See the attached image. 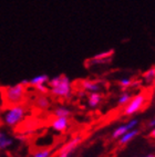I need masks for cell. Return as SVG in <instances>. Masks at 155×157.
Masks as SVG:
<instances>
[{
	"label": "cell",
	"instance_id": "cell-14",
	"mask_svg": "<svg viewBox=\"0 0 155 157\" xmlns=\"http://www.w3.org/2000/svg\"><path fill=\"white\" fill-rule=\"evenodd\" d=\"M139 133H140V129H137V128H134V129H131L128 130V133H125L123 136L120 137V144L121 145H124V144H128V143H130L132 140V139H134L135 137L139 135Z\"/></svg>",
	"mask_w": 155,
	"mask_h": 157
},
{
	"label": "cell",
	"instance_id": "cell-11",
	"mask_svg": "<svg viewBox=\"0 0 155 157\" xmlns=\"http://www.w3.org/2000/svg\"><path fill=\"white\" fill-rule=\"evenodd\" d=\"M13 144V138L8 136L6 132L0 130V151H5L7 148H9Z\"/></svg>",
	"mask_w": 155,
	"mask_h": 157
},
{
	"label": "cell",
	"instance_id": "cell-3",
	"mask_svg": "<svg viewBox=\"0 0 155 157\" xmlns=\"http://www.w3.org/2000/svg\"><path fill=\"white\" fill-rule=\"evenodd\" d=\"M28 109L23 104L15 106H9L8 108L2 113L1 121L8 127H16L23 121L27 115Z\"/></svg>",
	"mask_w": 155,
	"mask_h": 157
},
{
	"label": "cell",
	"instance_id": "cell-18",
	"mask_svg": "<svg viewBox=\"0 0 155 157\" xmlns=\"http://www.w3.org/2000/svg\"><path fill=\"white\" fill-rule=\"evenodd\" d=\"M50 156H51V151L47 148V149H41V151L33 153L32 157H50Z\"/></svg>",
	"mask_w": 155,
	"mask_h": 157
},
{
	"label": "cell",
	"instance_id": "cell-16",
	"mask_svg": "<svg viewBox=\"0 0 155 157\" xmlns=\"http://www.w3.org/2000/svg\"><path fill=\"white\" fill-rule=\"evenodd\" d=\"M132 97L133 95L131 93H128V91H124L122 94L119 96V99H117V105L119 106H126L128 103H130V100L132 99Z\"/></svg>",
	"mask_w": 155,
	"mask_h": 157
},
{
	"label": "cell",
	"instance_id": "cell-26",
	"mask_svg": "<svg viewBox=\"0 0 155 157\" xmlns=\"http://www.w3.org/2000/svg\"></svg>",
	"mask_w": 155,
	"mask_h": 157
},
{
	"label": "cell",
	"instance_id": "cell-12",
	"mask_svg": "<svg viewBox=\"0 0 155 157\" xmlns=\"http://www.w3.org/2000/svg\"><path fill=\"white\" fill-rule=\"evenodd\" d=\"M49 79H50V77H49L48 75L42 74V75L34 76V77H32L31 79H28V85H29V86H32V87H36L38 85L48 84Z\"/></svg>",
	"mask_w": 155,
	"mask_h": 157
},
{
	"label": "cell",
	"instance_id": "cell-13",
	"mask_svg": "<svg viewBox=\"0 0 155 157\" xmlns=\"http://www.w3.org/2000/svg\"><path fill=\"white\" fill-rule=\"evenodd\" d=\"M102 101V95L100 93H90L88 96V105L91 108H96Z\"/></svg>",
	"mask_w": 155,
	"mask_h": 157
},
{
	"label": "cell",
	"instance_id": "cell-25",
	"mask_svg": "<svg viewBox=\"0 0 155 157\" xmlns=\"http://www.w3.org/2000/svg\"><path fill=\"white\" fill-rule=\"evenodd\" d=\"M142 157H155L154 154H149V155H145V156H142Z\"/></svg>",
	"mask_w": 155,
	"mask_h": 157
},
{
	"label": "cell",
	"instance_id": "cell-4",
	"mask_svg": "<svg viewBox=\"0 0 155 157\" xmlns=\"http://www.w3.org/2000/svg\"><path fill=\"white\" fill-rule=\"evenodd\" d=\"M146 101V96L143 93H139V94L134 95L132 97V99L130 100V103L126 106H124L123 108V115L124 116H132L136 114L140 110L143 105Z\"/></svg>",
	"mask_w": 155,
	"mask_h": 157
},
{
	"label": "cell",
	"instance_id": "cell-9",
	"mask_svg": "<svg viewBox=\"0 0 155 157\" xmlns=\"http://www.w3.org/2000/svg\"><path fill=\"white\" fill-rule=\"evenodd\" d=\"M81 88L84 89L87 93H99L101 89L100 82H94V80H82L81 82Z\"/></svg>",
	"mask_w": 155,
	"mask_h": 157
},
{
	"label": "cell",
	"instance_id": "cell-7",
	"mask_svg": "<svg viewBox=\"0 0 155 157\" xmlns=\"http://www.w3.org/2000/svg\"><path fill=\"white\" fill-rule=\"evenodd\" d=\"M51 127L53 128L56 132H64L68 129L69 127V118H63V117H57L54 118L52 123H51Z\"/></svg>",
	"mask_w": 155,
	"mask_h": 157
},
{
	"label": "cell",
	"instance_id": "cell-1",
	"mask_svg": "<svg viewBox=\"0 0 155 157\" xmlns=\"http://www.w3.org/2000/svg\"><path fill=\"white\" fill-rule=\"evenodd\" d=\"M27 86L22 82L7 86L0 89L1 98L8 106L20 105L24 101L27 96Z\"/></svg>",
	"mask_w": 155,
	"mask_h": 157
},
{
	"label": "cell",
	"instance_id": "cell-2",
	"mask_svg": "<svg viewBox=\"0 0 155 157\" xmlns=\"http://www.w3.org/2000/svg\"><path fill=\"white\" fill-rule=\"evenodd\" d=\"M48 87L50 88L49 91L56 97L64 98V99H68L71 97V80L64 75H58L50 78L48 82Z\"/></svg>",
	"mask_w": 155,
	"mask_h": 157
},
{
	"label": "cell",
	"instance_id": "cell-24",
	"mask_svg": "<svg viewBox=\"0 0 155 157\" xmlns=\"http://www.w3.org/2000/svg\"><path fill=\"white\" fill-rule=\"evenodd\" d=\"M151 137H153V138H155V127H153V129H152V132H151Z\"/></svg>",
	"mask_w": 155,
	"mask_h": 157
},
{
	"label": "cell",
	"instance_id": "cell-10",
	"mask_svg": "<svg viewBox=\"0 0 155 157\" xmlns=\"http://www.w3.org/2000/svg\"><path fill=\"white\" fill-rule=\"evenodd\" d=\"M81 140H82V136H77L74 138H72L69 143H67L66 145L63 146L60 151H69V153H73L75 151V148L80 145Z\"/></svg>",
	"mask_w": 155,
	"mask_h": 157
},
{
	"label": "cell",
	"instance_id": "cell-23",
	"mask_svg": "<svg viewBox=\"0 0 155 157\" xmlns=\"http://www.w3.org/2000/svg\"><path fill=\"white\" fill-rule=\"evenodd\" d=\"M149 127H152V128H153V127H155V117L149 123Z\"/></svg>",
	"mask_w": 155,
	"mask_h": 157
},
{
	"label": "cell",
	"instance_id": "cell-21",
	"mask_svg": "<svg viewBox=\"0 0 155 157\" xmlns=\"http://www.w3.org/2000/svg\"><path fill=\"white\" fill-rule=\"evenodd\" d=\"M141 80L140 79H134V80H132V84H131V88H139L141 86Z\"/></svg>",
	"mask_w": 155,
	"mask_h": 157
},
{
	"label": "cell",
	"instance_id": "cell-6",
	"mask_svg": "<svg viewBox=\"0 0 155 157\" xmlns=\"http://www.w3.org/2000/svg\"><path fill=\"white\" fill-rule=\"evenodd\" d=\"M137 125H139V119H137V118H133V119H131V121H128V123H126V124L116 127L115 129H114L113 134H112V137H113L114 139H119L120 137L123 136L125 133H128V130L136 128Z\"/></svg>",
	"mask_w": 155,
	"mask_h": 157
},
{
	"label": "cell",
	"instance_id": "cell-8",
	"mask_svg": "<svg viewBox=\"0 0 155 157\" xmlns=\"http://www.w3.org/2000/svg\"><path fill=\"white\" fill-rule=\"evenodd\" d=\"M34 105H36L37 108L41 109V110H47V109L50 108L51 99L47 96V95L40 94L39 96L36 97V99H34Z\"/></svg>",
	"mask_w": 155,
	"mask_h": 157
},
{
	"label": "cell",
	"instance_id": "cell-22",
	"mask_svg": "<svg viewBox=\"0 0 155 157\" xmlns=\"http://www.w3.org/2000/svg\"><path fill=\"white\" fill-rule=\"evenodd\" d=\"M78 97H80V98H85V97H87V91L84 90V89H82V88H81L80 90H78Z\"/></svg>",
	"mask_w": 155,
	"mask_h": 157
},
{
	"label": "cell",
	"instance_id": "cell-19",
	"mask_svg": "<svg viewBox=\"0 0 155 157\" xmlns=\"http://www.w3.org/2000/svg\"><path fill=\"white\" fill-rule=\"evenodd\" d=\"M132 80H133V79H131V78H123V79H121V80H120V87L123 88V89H126V88L131 87Z\"/></svg>",
	"mask_w": 155,
	"mask_h": 157
},
{
	"label": "cell",
	"instance_id": "cell-20",
	"mask_svg": "<svg viewBox=\"0 0 155 157\" xmlns=\"http://www.w3.org/2000/svg\"><path fill=\"white\" fill-rule=\"evenodd\" d=\"M34 89H36L37 91H39L40 94H45L47 95L49 93V87L47 86L45 84H42V85H38V86H36L34 87Z\"/></svg>",
	"mask_w": 155,
	"mask_h": 157
},
{
	"label": "cell",
	"instance_id": "cell-5",
	"mask_svg": "<svg viewBox=\"0 0 155 157\" xmlns=\"http://www.w3.org/2000/svg\"><path fill=\"white\" fill-rule=\"evenodd\" d=\"M114 55L113 49H109L105 52H99L96 56H93L91 59L88 60V66H93V65H105V63H110L112 60V57Z\"/></svg>",
	"mask_w": 155,
	"mask_h": 157
},
{
	"label": "cell",
	"instance_id": "cell-17",
	"mask_svg": "<svg viewBox=\"0 0 155 157\" xmlns=\"http://www.w3.org/2000/svg\"><path fill=\"white\" fill-rule=\"evenodd\" d=\"M143 80L146 84H151L155 80V68H151L143 75Z\"/></svg>",
	"mask_w": 155,
	"mask_h": 157
},
{
	"label": "cell",
	"instance_id": "cell-15",
	"mask_svg": "<svg viewBox=\"0 0 155 157\" xmlns=\"http://www.w3.org/2000/svg\"><path fill=\"white\" fill-rule=\"evenodd\" d=\"M71 115H72L71 109L67 108L64 106H58L57 108L53 109V116L56 118L57 117L69 118V117H71Z\"/></svg>",
	"mask_w": 155,
	"mask_h": 157
}]
</instances>
